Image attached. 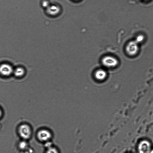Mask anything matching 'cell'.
Here are the masks:
<instances>
[{
    "label": "cell",
    "mask_w": 153,
    "mask_h": 153,
    "mask_svg": "<svg viewBox=\"0 0 153 153\" xmlns=\"http://www.w3.org/2000/svg\"><path fill=\"white\" fill-rule=\"evenodd\" d=\"M46 9L47 13L52 16L58 14L60 11V7L58 5L55 4H50Z\"/></svg>",
    "instance_id": "8992f818"
},
{
    "label": "cell",
    "mask_w": 153,
    "mask_h": 153,
    "mask_svg": "<svg viewBox=\"0 0 153 153\" xmlns=\"http://www.w3.org/2000/svg\"><path fill=\"white\" fill-rule=\"evenodd\" d=\"M144 39L143 36L141 35H139L136 37V39L135 41L138 43L142 42Z\"/></svg>",
    "instance_id": "8fae6325"
},
{
    "label": "cell",
    "mask_w": 153,
    "mask_h": 153,
    "mask_svg": "<svg viewBox=\"0 0 153 153\" xmlns=\"http://www.w3.org/2000/svg\"><path fill=\"white\" fill-rule=\"evenodd\" d=\"M19 133L22 138L25 140L28 139L31 134V129L30 126L27 124L21 125L18 128Z\"/></svg>",
    "instance_id": "7a4b0ae2"
},
{
    "label": "cell",
    "mask_w": 153,
    "mask_h": 153,
    "mask_svg": "<svg viewBox=\"0 0 153 153\" xmlns=\"http://www.w3.org/2000/svg\"><path fill=\"white\" fill-rule=\"evenodd\" d=\"M2 115V111L1 109L0 108V118L1 117Z\"/></svg>",
    "instance_id": "4fadbf2b"
},
{
    "label": "cell",
    "mask_w": 153,
    "mask_h": 153,
    "mask_svg": "<svg viewBox=\"0 0 153 153\" xmlns=\"http://www.w3.org/2000/svg\"><path fill=\"white\" fill-rule=\"evenodd\" d=\"M46 153H59L58 150L55 147L51 146L48 148Z\"/></svg>",
    "instance_id": "30bf717a"
},
{
    "label": "cell",
    "mask_w": 153,
    "mask_h": 153,
    "mask_svg": "<svg viewBox=\"0 0 153 153\" xmlns=\"http://www.w3.org/2000/svg\"><path fill=\"white\" fill-rule=\"evenodd\" d=\"M102 64L108 68H113L116 66L118 64L117 59L115 57L111 55L104 56L102 59Z\"/></svg>",
    "instance_id": "6da1fadb"
},
{
    "label": "cell",
    "mask_w": 153,
    "mask_h": 153,
    "mask_svg": "<svg viewBox=\"0 0 153 153\" xmlns=\"http://www.w3.org/2000/svg\"><path fill=\"white\" fill-rule=\"evenodd\" d=\"M25 69L22 67H18L14 69L13 74L16 77L20 78L23 76L25 74Z\"/></svg>",
    "instance_id": "9c48e42d"
},
{
    "label": "cell",
    "mask_w": 153,
    "mask_h": 153,
    "mask_svg": "<svg viewBox=\"0 0 153 153\" xmlns=\"http://www.w3.org/2000/svg\"><path fill=\"white\" fill-rule=\"evenodd\" d=\"M94 75L96 79L98 80L102 81L106 78L107 73L105 70L100 69L95 71Z\"/></svg>",
    "instance_id": "52a82bcc"
},
{
    "label": "cell",
    "mask_w": 153,
    "mask_h": 153,
    "mask_svg": "<svg viewBox=\"0 0 153 153\" xmlns=\"http://www.w3.org/2000/svg\"><path fill=\"white\" fill-rule=\"evenodd\" d=\"M75 0V1H79V0Z\"/></svg>",
    "instance_id": "9a60e30c"
},
{
    "label": "cell",
    "mask_w": 153,
    "mask_h": 153,
    "mask_svg": "<svg viewBox=\"0 0 153 153\" xmlns=\"http://www.w3.org/2000/svg\"><path fill=\"white\" fill-rule=\"evenodd\" d=\"M150 148V145L148 142L144 141L142 142L139 146L140 153H148Z\"/></svg>",
    "instance_id": "ba28073f"
},
{
    "label": "cell",
    "mask_w": 153,
    "mask_h": 153,
    "mask_svg": "<svg viewBox=\"0 0 153 153\" xmlns=\"http://www.w3.org/2000/svg\"><path fill=\"white\" fill-rule=\"evenodd\" d=\"M37 137L38 138L40 141L46 142L51 139V134L48 130L42 129L38 131Z\"/></svg>",
    "instance_id": "5b68a950"
},
{
    "label": "cell",
    "mask_w": 153,
    "mask_h": 153,
    "mask_svg": "<svg viewBox=\"0 0 153 153\" xmlns=\"http://www.w3.org/2000/svg\"><path fill=\"white\" fill-rule=\"evenodd\" d=\"M145 0V1H149V0Z\"/></svg>",
    "instance_id": "5bb4252c"
},
{
    "label": "cell",
    "mask_w": 153,
    "mask_h": 153,
    "mask_svg": "<svg viewBox=\"0 0 153 153\" xmlns=\"http://www.w3.org/2000/svg\"><path fill=\"white\" fill-rule=\"evenodd\" d=\"M14 69L9 63H2L0 65V74L4 76H9L13 74Z\"/></svg>",
    "instance_id": "277c9868"
},
{
    "label": "cell",
    "mask_w": 153,
    "mask_h": 153,
    "mask_svg": "<svg viewBox=\"0 0 153 153\" xmlns=\"http://www.w3.org/2000/svg\"><path fill=\"white\" fill-rule=\"evenodd\" d=\"M50 5L49 2L47 0H44L42 2L43 7L46 9Z\"/></svg>",
    "instance_id": "7c38bea8"
},
{
    "label": "cell",
    "mask_w": 153,
    "mask_h": 153,
    "mask_svg": "<svg viewBox=\"0 0 153 153\" xmlns=\"http://www.w3.org/2000/svg\"><path fill=\"white\" fill-rule=\"evenodd\" d=\"M126 49L127 53L129 55H135L139 50L138 44L135 41H130L127 45Z\"/></svg>",
    "instance_id": "3957f363"
}]
</instances>
